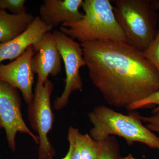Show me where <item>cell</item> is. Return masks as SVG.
Masks as SVG:
<instances>
[{
	"label": "cell",
	"mask_w": 159,
	"mask_h": 159,
	"mask_svg": "<svg viewBox=\"0 0 159 159\" xmlns=\"http://www.w3.org/2000/svg\"><path fill=\"white\" fill-rule=\"evenodd\" d=\"M93 85L111 106L125 108L159 90V73L128 43L97 40L80 43Z\"/></svg>",
	"instance_id": "cell-1"
},
{
	"label": "cell",
	"mask_w": 159,
	"mask_h": 159,
	"mask_svg": "<svg viewBox=\"0 0 159 159\" xmlns=\"http://www.w3.org/2000/svg\"><path fill=\"white\" fill-rule=\"evenodd\" d=\"M93 127L90 136L97 142L111 136L125 139L128 145L139 142L159 149V138L142 123L141 116L134 112L125 115L104 105H99L89 114Z\"/></svg>",
	"instance_id": "cell-2"
},
{
	"label": "cell",
	"mask_w": 159,
	"mask_h": 159,
	"mask_svg": "<svg viewBox=\"0 0 159 159\" xmlns=\"http://www.w3.org/2000/svg\"><path fill=\"white\" fill-rule=\"evenodd\" d=\"M81 7L84 12L82 19L77 22L64 23L60 27V31L81 43L97 40L127 43L110 1L84 0Z\"/></svg>",
	"instance_id": "cell-3"
},
{
	"label": "cell",
	"mask_w": 159,
	"mask_h": 159,
	"mask_svg": "<svg viewBox=\"0 0 159 159\" xmlns=\"http://www.w3.org/2000/svg\"><path fill=\"white\" fill-rule=\"evenodd\" d=\"M114 14L127 43L143 52L155 38L159 16L152 0H117Z\"/></svg>",
	"instance_id": "cell-4"
},
{
	"label": "cell",
	"mask_w": 159,
	"mask_h": 159,
	"mask_svg": "<svg viewBox=\"0 0 159 159\" xmlns=\"http://www.w3.org/2000/svg\"><path fill=\"white\" fill-rule=\"evenodd\" d=\"M53 83L48 79L44 84L38 80L33 99L28 105V118L31 128L38 134V159H54L56 152L48 138L52 129L54 116L51 108V97Z\"/></svg>",
	"instance_id": "cell-5"
},
{
	"label": "cell",
	"mask_w": 159,
	"mask_h": 159,
	"mask_svg": "<svg viewBox=\"0 0 159 159\" xmlns=\"http://www.w3.org/2000/svg\"><path fill=\"white\" fill-rule=\"evenodd\" d=\"M52 33L63 61L66 75L62 94L54 101V108L58 111L67 105L72 93L82 91L83 83L80 70L86 66V63L80 43L59 30H55Z\"/></svg>",
	"instance_id": "cell-6"
},
{
	"label": "cell",
	"mask_w": 159,
	"mask_h": 159,
	"mask_svg": "<svg viewBox=\"0 0 159 159\" xmlns=\"http://www.w3.org/2000/svg\"><path fill=\"white\" fill-rule=\"evenodd\" d=\"M21 105L17 89L0 80V120L12 151L16 148V136L18 132L29 135L36 144L39 143L38 136L30 130L23 119Z\"/></svg>",
	"instance_id": "cell-7"
},
{
	"label": "cell",
	"mask_w": 159,
	"mask_h": 159,
	"mask_svg": "<svg viewBox=\"0 0 159 159\" xmlns=\"http://www.w3.org/2000/svg\"><path fill=\"white\" fill-rule=\"evenodd\" d=\"M34 53L31 46L13 61L7 64L0 63V80L20 91L27 104L31 102L34 95L32 87L34 74L31 67V59Z\"/></svg>",
	"instance_id": "cell-8"
},
{
	"label": "cell",
	"mask_w": 159,
	"mask_h": 159,
	"mask_svg": "<svg viewBox=\"0 0 159 159\" xmlns=\"http://www.w3.org/2000/svg\"><path fill=\"white\" fill-rule=\"evenodd\" d=\"M35 53L31 67L38 80L44 84L51 76L56 77L62 70V58L53 33L47 32L40 41L32 46Z\"/></svg>",
	"instance_id": "cell-9"
},
{
	"label": "cell",
	"mask_w": 159,
	"mask_h": 159,
	"mask_svg": "<svg viewBox=\"0 0 159 159\" xmlns=\"http://www.w3.org/2000/svg\"><path fill=\"white\" fill-rule=\"evenodd\" d=\"M53 29L46 24L39 16H35L25 31L7 42L0 43V63L20 57L29 47L39 42L47 32Z\"/></svg>",
	"instance_id": "cell-10"
},
{
	"label": "cell",
	"mask_w": 159,
	"mask_h": 159,
	"mask_svg": "<svg viewBox=\"0 0 159 159\" xmlns=\"http://www.w3.org/2000/svg\"><path fill=\"white\" fill-rule=\"evenodd\" d=\"M83 0H45L39 8V16L52 29L66 23L79 21L84 13L79 9Z\"/></svg>",
	"instance_id": "cell-11"
},
{
	"label": "cell",
	"mask_w": 159,
	"mask_h": 159,
	"mask_svg": "<svg viewBox=\"0 0 159 159\" xmlns=\"http://www.w3.org/2000/svg\"><path fill=\"white\" fill-rule=\"evenodd\" d=\"M34 17L26 11L12 14L0 9V43L7 42L22 33Z\"/></svg>",
	"instance_id": "cell-12"
},
{
	"label": "cell",
	"mask_w": 159,
	"mask_h": 159,
	"mask_svg": "<svg viewBox=\"0 0 159 159\" xmlns=\"http://www.w3.org/2000/svg\"><path fill=\"white\" fill-rule=\"evenodd\" d=\"M68 134L73 139V148L70 159H98L99 142L93 140L89 134H82L79 129L70 126Z\"/></svg>",
	"instance_id": "cell-13"
},
{
	"label": "cell",
	"mask_w": 159,
	"mask_h": 159,
	"mask_svg": "<svg viewBox=\"0 0 159 159\" xmlns=\"http://www.w3.org/2000/svg\"><path fill=\"white\" fill-rule=\"evenodd\" d=\"M99 150L98 159H118L120 156V146L114 136L108 137L99 142Z\"/></svg>",
	"instance_id": "cell-14"
},
{
	"label": "cell",
	"mask_w": 159,
	"mask_h": 159,
	"mask_svg": "<svg viewBox=\"0 0 159 159\" xmlns=\"http://www.w3.org/2000/svg\"><path fill=\"white\" fill-rule=\"evenodd\" d=\"M143 53L144 56L153 65L159 73V24L155 38Z\"/></svg>",
	"instance_id": "cell-15"
},
{
	"label": "cell",
	"mask_w": 159,
	"mask_h": 159,
	"mask_svg": "<svg viewBox=\"0 0 159 159\" xmlns=\"http://www.w3.org/2000/svg\"><path fill=\"white\" fill-rule=\"evenodd\" d=\"M25 0H0V9L8 10L12 14H19L26 11Z\"/></svg>",
	"instance_id": "cell-16"
},
{
	"label": "cell",
	"mask_w": 159,
	"mask_h": 159,
	"mask_svg": "<svg viewBox=\"0 0 159 159\" xmlns=\"http://www.w3.org/2000/svg\"><path fill=\"white\" fill-rule=\"evenodd\" d=\"M151 105H156V107L154 109L153 111L159 110V90L145 99L131 104L126 109L128 110L134 111Z\"/></svg>",
	"instance_id": "cell-17"
},
{
	"label": "cell",
	"mask_w": 159,
	"mask_h": 159,
	"mask_svg": "<svg viewBox=\"0 0 159 159\" xmlns=\"http://www.w3.org/2000/svg\"><path fill=\"white\" fill-rule=\"evenodd\" d=\"M142 122L146 123L145 126L152 132L159 133V110L152 111L151 115L147 116H141Z\"/></svg>",
	"instance_id": "cell-18"
},
{
	"label": "cell",
	"mask_w": 159,
	"mask_h": 159,
	"mask_svg": "<svg viewBox=\"0 0 159 159\" xmlns=\"http://www.w3.org/2000/svg\"><path fill=\"white\" fill-rule=\"evenodd\" d=\"M67 140L69 143V148L65 156L61 159H70L71 155H72V151L73 148V139L70 135L68 134Z\"/></svg>",
	"instance_id": "cell-19"
},
{
	"label": "cell",
	"mask_w": 159,
	"mask_h": 159,
	"mask_svg": "<svg viewBox=\"0 0 159 159\" xmlns=\"http://www.w3.org/2000/svg\"><path fill=\"white\" fill-rule=\"evenodd\" d=\"M152 3L155 10H159V0H152Z\"/></svg>",
	"instance_id": "cell-20"
},
{
	"label": "cell",
	"mask_w": 159,
	"mask_h": 159,
	"mask_svg": "<svg viewBox=\"0 0 159 159\" xmlns=\"http://www.w3.org/2000/svg\"><path fill=\"white\" fill-rule=\"evenodd\" d=\"M139 159L138 158H136L134 157L131 154L128 155L127 156L124 157H120L119 159Z\"/></svg>",
	"instance_id": "cell-21"
},
{
	"label": "cell",
	"mask_w": 159,
	"mask_h": 159,
	"mask_svg": "<svg viewBox=\"0 0 159 159\" xmlns=\"http://www.w3.org/2000/svg\"><path fill=\"white\" fill-rule=\"evenodd\" d=\"M3 128L2 125V122H1V120H0V129Z\"/></svg>",
	"instance_id": "cell-22"
},
{
	"label": "cell",
	"mask_w": 159,
	"mask_h": 159,
	"mask_svg": "<svg viewBox=\"0 0 159 159\" xmlns=\"http://www.w3.org/2000/svg\"><path fill=\"white\" fill-rule=\"evenodd\" d=\"M158 150L159 151V149H158Z\"/></svg>",
	"instance_id": "cell-23"
}]
</instances>
